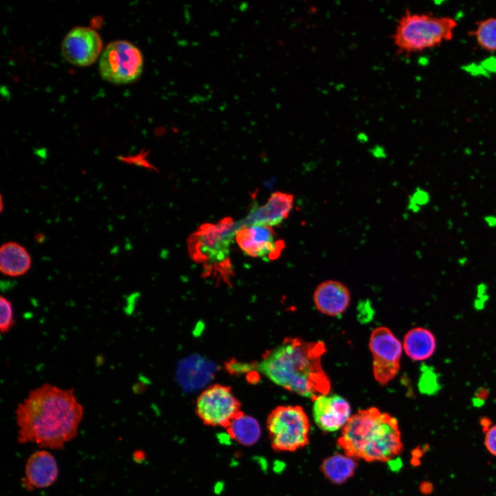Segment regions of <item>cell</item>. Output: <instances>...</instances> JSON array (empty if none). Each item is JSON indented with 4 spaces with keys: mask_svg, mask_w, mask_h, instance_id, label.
I'll return each instance as SVG.
<instances>
[{
    "mask_svg": "<svg viewBox=\"0 0 496 496\" xmlns=\"http://www.w3.org/2000/svg\"><path fill=\"white\" fill-rule=\"evenodd\" d=\"M83 414L73 389L45 383L30 391L16 408L17 441L62 449L76 437Z\"/></svg>",
    "mask_w": 496,
    "mask_h": 496,
    "instance_id": "6da1fadb",
    "label": "cell"
},
{
    "mask_svg": "<svg viewBox=\"0 0 496 496\" xmlns=\"http://www.w3.org/2000/svg\"><path fill=\"white\" fill-rule=\"evenodd\" d=\"M326 350L322 341L287 338L264 354L257 369L276 384L315 400L331 389L321 362Z\"/></svg>",
    "mask_w": 496,
    "mask_h": 496,
    "instance_id": "7a4b0ae2",
    "label": "cell"
},
{
    "mask_svg": "<svg viewBox=\"0 0 496 496\" xmlns=\"http://www.w3.org/2000/svg\"><path fill=\"white\" fill-rule=\"evenodd\" d=\"M337 444L345 455L369 462L390 461L402 450L397 419L376 407L351 415Z\"/></svg>",
    "mask_w": 496,
    "mask_h": 496,
    "instance_id": "3957f363",
    "label": "cell"
},
{
    "mask_svg": "<svg viewBox=\"0 0 496 496\" xmlns=\"http://www.w3.org/2000/svg\"><path fill=\"white\" fill-rule=\"evenodd\" d=\"M456 27L451 17L407 10L397 21L392 39L400 52H418L451 40Z\"/></svg>",
    "mask_w": 496,
    "mask_h": 496,
    "instance_id": "277c9868",
    "label": "cell"
},
{
    "mask_svg": "<svg viewBox=\"0 0 496 496\" xmlns=\"http://www.w3.org/2000/svg\"><path fill=\"white\" fill-rule=\"evenodd\" d=\"M238 230L237 221L229 217L201 225L188 239L191 257L208 271H219L225 279L231 273V246Z\"/></svg>",
    "mask_w": 496,
    "mask_h": 496,
    "instance_id": "5b68a950",
    "label": "cell"
},
{
    "mask_svg": "<svg viewBox=\"0 0 496 496\" xmlns=\"http://www.w3.org/2000/svg\"><path fill=\"white\" fill-rule=\"evenodd\" d=\"M267 428L271 447L276 451L293 452L309 442L310 423L300 406H277L268 416Z\"/></svg>",
    "mask_w": 496,
    "mask_h": 496,
    "instance_id": "8992f818",
    "label": "cell"
},
{
    "mask_svg": "<svg viewBox=\"0 0 496 496\" xmlns=\"http://www.w3.org/2000/svg\"><path fill=\"white\" fill-rule=\"evenodd\" d=\"M141 50L125 40L108 43L103 49L99 63V74L105 81L118 85L136 81L143 69Z\"/></svg>",
    "mask_w": 496,
    "mask_h": 496,
    "instance_id": "52a82bcc",
    "label": "cell"
},
{
    "mask_svg": "<svg viewBox=\"0 0 496 496\" xmlns=\"http://www.w3.org/2000/svg\"><path fill=\"white\" fill-rule=\"evenodd\" d=\"M196 412L205 424L224 428L241 413L240 402L231 389L221 384L212 385L199 395Z\"/></svg>",
    "mask_w": 496,
    "mask_h": 496,
    "instance_id": "ba28073f",
    "label": "cell"
},
{
    "mask_svg": "<svg viewBox=\"0 0 496 496\" xmlns=\"http://www.w3.org/2000/svg\"><path fill=\"white\" fill-rule=\"evenodd\" d=\"M369 349L373 355L375 379L382 385L386 384L400 370L402 344L389 329L379 327L371 334Z\"/></svg>",
    "mask_w": 496,
    "mask_h": 496,
    "instance_id": "9c48e42d",
    "label": "cell"
},
{
    "mask_svg": "<svg viewBox=\"0 0 496 496\" xmlns=\"http://www.w3.org/2000/svg\"><path fill=\"white\" fill-rule=\"evenodd\" d=\"M103 50L101 36L89 27L78 26L71 29L61 43V53L64 59L78 67L92 65L101 56Z\"/></svg>",
    "mask_w": 496,
    "mask_h": 496,
    "instance_id": "30bf717a",
    "label": "cell"
},
{
    "mask_svg": "<svg viewBox=\"0 0 496 496\" xmlns=\"http://www.w3.org/2000/svg\"><path fill=\"white\" fill-rule=\"evenodd\" d=\"M235 240L245 255L265 261L277 259L285 248V242L276 237L272 228L263 225L241 228Z\"/></svg>",
    "mask_w": 496,
    "mask_h": 496,
    "instance_id": "8fae6325",
    "label": "cell"
},
{
    "mask_svg": "<svg viewBox=\"0 0 496 496\" xmlns=\"http://www.w3.org/2000/svg\"><path fill=\"white\" fill-rule=\"evenodd\" d=\"M293 196L281 192L273 193L262 205L254 203L242 219L237 221L239 229L250 225L277 226L289 216L293 207Z\"/></svg>",
    "mask_w": 496,
    "mask_h": 496,
    "instance_id": "7c38bea8",
    "label": "cell"
},
{
    "mask_svg": "<svg viewBox=\"0 0 496 496\" xmlns=\"http://www.w3.org/2000/svg\"><path fill=\"white\" fill-rule=\"evenodd\" d=\"M313 401L314 421L324 431L333 432L342 428L351 416L349 402L338 395L326 394Z\"/></svg>",
    "mask_w": 496,
    "mask_h": 496,
    "instance_id": "4fadbf2b",
    "label": "cell"
},
{
    "mask_svg": "<svg viewBox=\"0 0 496 496\" xmlns=\"http://www.w3.org/2000/svg\"><path fill=\"white\" fill-rule=\"evenodd\" d=\"M58 475L57 462L52 454L44 450L37 451L28 459L21 485L28 491L47 488L55 482Z\"/></svg>",
    "mask_w": 496,
    "mask_h": 496,
    "instance_id": "5bb4252c",
    "label": "cell"
},
{
    "mask_svg": "<svg viewBox=\"0 0 496 496\" xmlns=\"http://www.w3.org/2000/svg\"><path fill=\"white\" fill-rule=\"evenodd\" d=\"M350 300L349 289L335 280L322 282L313 293V301L317 309L330 316H338L343 313L349 307Z\"/></svg>",
    "mask_w": 496,
    "mask_h": 496,
    "instance_id": "9a60e30c",
    "label": "cell"
},
{
    "mask_svg": "<svg viewBox=\"0 0 496 496\" xmlns=\"http://www.w3.org/2000/svg\"><path fill=\"white\" fill-rule=\"evenodd\" d=\"M32 266L27 249L16 242H7L0 248V270L2 274L18 277L25 274Z\"/></svg>",
    "mask_w": 496,
    "mask_h": 496,
    "instance_id": "2e32d148",
    "label": "cell"
},
{
    "mask_svg": "<svg viewBox=\"0 0 496 496\" xmlns=\"http://www.w3.org/2000/svg\"><path fill=\"white\" fill-rule=\"evenodd\" d=\"M403 346L406 355L414 360H424L434 353L436 342L434 335L428 329L416 327L404 336Z\"/></svg>",
    "mask_w": 496,
    "mask_h": 496,
    "instance_id": "e0dca14e",
    "label": "cell"
},
{
    "mask_svg": "<svg viewBox=\"0 0 496 496\" xmlns=\"http://www.w3.org/2000/svg\"><path fill=\"white\" fill-rule=\"evenodd\" d=\"M226 428L234 440L244 446L255 444L261 436V427L257 420L242 412Z\"/></svg>",
    "mask_w": 496,
    "mask_h": 496,
    "instance_id": "ac0fdd59",
    "label": "cell"
},
{
    "mask_svg": "<svg viewBox=\"0 0 496 496\" xmlns=\"http://www.w3.org/2000/svg\"><path fill=\"white\" fill-rule=\"evenodd\" d=\"M357 468L356 459L345 455L335 454L325 458L320 469L327 479L335 484H342L351 478Z\"/></svg>",
    "mask_w": 496,
    "mask_h": 496,
    "instance_id": "d6986e66",
    "label": "cell"
},
{
    "mask_svg": "<svg viewBox=\"0 0 496 496\" xmlns=\"http://www.w3.org/2000/svg\"><path fill=\"white\" fill-rule=\"evenodd\" d=\"M473 35L484 50L496 52V18L488 17L479 21Z\"/></svg>",
    "mask_w": 496,
    "mask_h": 496,
    "instance_id": "ffe728a7",
    "label": "cell"
},
{
    "mask_svg": "<svg viewBox=\"0 0 496 496\" xmlns=\"http://www.w3.org/2000/svg\"><path fill=\"white\" fill-rule=\"evenodd\" d=\"M0 331L1 334L9 332L15 323L12 302L3 296L0 298Z\"/></svg>",
    "mask_w": 496,
    "mask_h": 496,
    "instance_id": "44dd1931",
    "label": "cell"
},
{
    "mask_svg": "<svg viewBox=\"0 0 496 496\" xmlns=\"http://www.w3.org/2000/svg\"><path fill=\"white\" fill-rule=\"evenodd\" d=\"M429 201L428 192L420 189L413 194L410 205L412 206L413 210H418L421 207L427 205Z\"/></svg>",
    "mask_w": 496,
    "mask_h": 496,
    "instance_id": "7402d4cb",
    "label": "cell"
},
{
    "mask_svg": "<svg viewBox=\"0 0 496 496\" xmlns=\"http://www.w3.org/2000/svg\"><path fill=\"white\" fill-rule=\"evenodd\" d=\"M484 444L487 451L496 457V424L490 426L486 432Z\"/></svg>",
    "mask_w": 496,
    "mask_h": 496,
    "instance_id": "603a6c76",
    "label": "cell"
},
{
    "mask_svg": "<svg viewBox=\"0 0 496 496\" xmlns=\"http://www.w3.org/2000/svg\"><path fill=\"white\" fill-rule=\"evenodd\" d=\"M424 379L423 380H421V382L423 383L422 385L424 388V392L431 393L434 392L436 389V378L435 376V374L431 373L430 372L427 373L426 374H424Z\"/></svg>",
    "mask_w": 496,
    "mask_h": 496,
    "instance_id": "cb8c5ba5",
    "label": "cell"
},
{
    "mask_svg": "<svg viewBox=\"0 0 496 496\" xmlns=\"http://www.w3.org/2000/svg\"><path fill=\"white\" fill-rule=\"evenodd\" d=\"M485 223L487 226L489 227H496V216L494 215H487L484 217V219Z\"/></svg>",
    "mask_w": 496,
    "mask_h": 496,
    "instance_id": "d4e9b609",
    "label": "cell"
},
{
    "mask_svg": "<svg viewBox=\"0 0 496 496\" xmlns=\"http://www.w3.org/2000/svg\"><path fill=\"white\" fill-rule=\"evenodd\" d=\"M479 391V392L476 393V396H477V399H479V400L484 399V397L487 396L488 392L485 389L480 388Z\"/></svg>",
    "mask_w": 496,
    "mask_h": 496,
    "instance_id": "484cf974",
    "label": "cell"
}]
</instances>
